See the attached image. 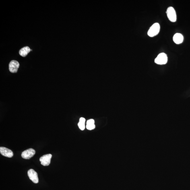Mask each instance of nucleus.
I'll return each mask as SVG.
<instances>
[{
  "label": "nucleus",
  "instance_id": "obj_1",
  "mask_svg": "<svg viewBox=\"0 0 190 190\" xmlns=\"http://www.w3.org/2000/svg\"><path fill=\"white\" fill-rule=\"evenodd\" d=\"M160 26L158 23H155L151 27L148 32V34L150 37L157 35L160 32Z\"/></svg>",
  "mask_w": 190,
  "mask_h": 190
},
{
  "label": "nucleus",
  "instance_id": "obj_2",
  "mask_svg": "<svg viewBox=\"0 0 190 190\" xmlns=\"http://www.w3.org/2000/svg\"><path fill=\"white\" fill-rule=\"evenodd\" d=\"M166 14L169 20L172 22H175L177 19L175 9L173 7H168L166 12Z\"/></svg>",
  "mask_w": 190,
  "mask_h": 190
},
{
  "label": "nucleus",
  "instance_id": "obj_3",
  "mask_svg": "<svg viewBox=\"0 0 190 190\" xmlns=\"http://www.w3.org/2000/svg\"><path fill=\"white\" fill-rule=\"evenodd\" d=\"M168 61V57L166 54L160 53L155 60V62L157 64L162 65L166 64Z\"/></svg>",
  "mask_w": 190,
  "mask_h": 190
},
{
  "label": "nucleus",
  "instance_id": "obj_4",
  "mask_svg": "<svg viewBox=\"0 0 190 190\" xmlns=\"http://www.w3.org/2000/svg\"><path fill=\"white\" fill-rule=\"evenodd\" d=\"M35 151L32 148L29 149L22 153L21 156L25 159H29L35 154Z\"/></svg>",
  "mask_w": 190,
  "mask_h": 190
},
{
  "label": "nucleus",
  "instance_id": "obj_5",
  "mask_svg": "<svg viewBox=\"0 0 190 190\" xmlns=\"http://www.w3.org/2000/svg\"><path fill=\"white\" fill-rule=\"evenodd\" d=\"M52 157L51 154H48L41 157L40 161L41 162V164L44 166H49L51 162Z\"/></svg>",
  "mask_w": 190,
  "mask_h": 190
},
{
  "label": "nucleus",
  "instance_id": "obj_6",
  "mask_svg": "<svg viewBox=\"0 0 190 190\" xmlns=\"http://www.w3.org/2000/svg\"><path fill=\"white\" fill-rule=\"evenodd\" d=\"M28 175L29 178L35 183H38L39 182L37 173L32 169L29 170Z\"/></svg>",
  "mask_w": 190,
  "mask_h": 190
},
{
  "label": "nucleus",
  "instance_id": "obj_7",
  "mask_svg": "<svg viewBox=\"0 0 190 190\" xmlns=\"http://www.w3.org/2000/svg\"><path fill=\"white\" fill-rule=\"evenodd\" d=\"M19 66L18 61L15 60L11 61L9 64V69L11 73H16Z\"/></svg>",
  "mask_w": 190,
  "mask_h": 190
},
{
  "label": "nucleus",
  "instance_id": "obj_8",
  "mask_svg": "<svg viewBox=\"0 0 190 190\" xmlns=\"http://www.w3.org/2000/svg\"><path fill=\"white\" fill-rule=\"evenodd\" d=\"M0 152L3 156L7 157V158H11L13 155L12 151L10 149L5 148V147H1Z\"/></svg>",
  "mask_w": 190,
  "mask_h": 190
},
{
  "label": "nucleus",
  "instance_id": "obj_9",
  "mask_svg": "<svg viewBox=\"0 0 190 190\" xmlns=\"http://www.w3.org/2000/svg\"><path fill=\"white\" fill-rule=\"evenodd\" d=\"M173 40L174 42L177 44H180L183 43V37L181 34L176 33L174 35Z\"/></svg>",
  "mask_w": 190,
  "mask_h": 190
},
{
  "label": "nucleus",
  "instance_id": "obj_10",
  "mask_svg": "<svg viewBox=\"0 0 190 190\" xmlns=\"http://www.w3.org/2000/svg\"><path fill=\"white\" fill-rule=\"evenodd\" d=\"M31 50L29 47L28 46H25L21 49L19 51V54L22 57H24L28 55V54L29 53Z\"/></svg>",
  "mask_w": 190,
  "mask_h": 190
},
{
  "label": "nucleus",
  "instance_id": "obj_11",
  "mask_svg": "<svg viewBox=\"0 0 190 190\" xmlns=\"http://www.w3.org/2000/svg\"><path fill=\"white\" fill-rule=\"evenodd\" d=\"M86 120L84 118H81L78 124V127L81 130H84L85 129V122Z\"/></svg>",
  "mask_w": 190,
  "mask_h": 190
},
{
  "label": "nucleus",
  "instance_id": "obj_12",
  "mask_svg": "<svg viewBox=\"0 0 190 190\" xmlns=\"http://www.w3.org/2000/svg\"><path fill=\"white\" fill-rule=\"evenodd\" d=\"M86 128L88 130H92L95 129L94 124H87Z\"/></svg>",
  "mask_w": 190,
  "mask_h": 190
},
{
  "label": "nucleus",
  "instance_id": "obj_13",
  "mask_svg": "<svg viewBox=\"0 0 190 190\" xmlns=\"http://www.w3.org/2000/svg\"><path fill=\"white\" fill-rule=\"evenodd\" d=\"M87 124H94V121L93 119L89 120L87 121Z\"/></svg>",
  "mask_w": 190,
  "mask_h": 190
}]
</instances>
